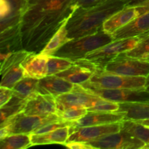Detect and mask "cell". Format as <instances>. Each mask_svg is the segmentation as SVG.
<instances>
[{
  "label": "cell",
  "instance_id": "15",
  "mask_svg": "<svg viewBox=\"0 0 149 149\" xmlns=\"http://www.w3.org/2000/svg\"><path fill=\"white\" fill-rule=\"evenodd\" d=\"M75 84L57 75L47 76L39 79L37 92L44 95L58 97L61 95L72 91Z\"/></svg>",
  "mask_w": 149,
  "mask_h": 149
},
{
  "label": "cell",
  "instance_id": "40",
  "mask_svg": "<svg viewBox=\"0 0 149 149\" xmlns=\"http://www.w3.org/2000/svg\"><path fill=\"white\" fill-rule=\"evenodd\" d=\"M146 91H147L149 93V76L147 77V82L146 85Z\"/></svg>",
  "mask_w": 149,
  "mask_h": 149
},
{
  "label": "cell",
  "instance_id": "38",
  "mask_svg": "<svg viewBox=\"0 0 149 149\" xmlns=\"http://www.w3.org/2000/svg\"><path fill=\"white\" fill-rule=\"evenodd\" d=\"M146 1L148 0H125L126 6H130V7H135Z\"/></svg>",
  "mask_w": 149,
  "mask_h": 149
},
{
  "label": "cell",
  "instance_id": "16",
  "mask_svg": "<svg viewBox=\"0 0 149 149\" xmlns=\"http://www.w3.org/2000/svg\"><path fill=\"white\" fill-rule=\"evenodd\" d=\"M125 115L120 112L88 111L81 119L71 122L73 127H89L95 125L122 122L125 120Z\"/></svg>",
  "mask_w": 149,
  "mask_h": 149
},
{
  "label": "cell",
  "instance_id": "25",
  "mask_svg": "<svg viewBox=\"0 0 149 149\" xmlns=\"http://www.w3.org/2000/svg\"><path fill=\"white\" fill-rule=\"evenodd\" d=\"M28 99H20L13 96L8 103L0 107L1 124L4 123L15 115L22 113L26 106Z\"/></svg>",
  "mask_w": 149,
  "mask_h": 149
},
{
  "label": "cell",
  "instance_id": "24",
  "mask_svg": "<svg viewBox=\"0 0 149 149\" xmlns=\"http://www.w3.org/2000/svg\"><path fill=\"white\" fill-rule=\"evenodd\" d=\"M39 79L30 77H25L13 88V96L20 99H28L37 92Z\"/></svg>",
  "mask_w": 149,
  "mask_h": 149
},
{
  "label": "cell",
  "instance_id": "27",
  "mask_svg": "<svg viewBox=\"0 0 149 149\" xmlns=\"http://www.w3.org/2000/svg\"><path fill=\"white\" fill-rule=\"evenodd\" d=\"M32 53L34 52H29L23 49L10 52L3 58H1V74L12 67L21 64L25 59Z\"/></svg>",
  "mask_w": 149,
  "mask_h": 149
},
{
  "label": "cell",
  "instance_id": "22",
  "mask_svg": "<svg viewBox=\"0 0 149 149\" xmlns=\"http://www.w3.org/2000/svg\"><path fill=\"white\" fill-rule=\"evenodd\" d=\"M68 21L65 22L61 27L58 29L55 33V34L52 36L46 46L43 48L40 52L46 55H52L58 50V49L63 46L64 45L71 40L68 36V30H67V23Z\"/></svg>",
  "mask_w": 149,
  "mask_h": 149
},
{
  "label": "cell",
  "instance_id": "7",
  "mask_svg": "<svg viewBox=\"0 0 149 149\" xmlns=\"http://www.w3.org/2000/svg\"><path fill=\"white\" fill-rule=\"evenodd\" d=\"M141 39V36H139L113 40L105 46L87 54L84 58L95 63L103 70V66L108 61L132 49L138 45Z\"/></svg>",
  "mask_w": 149,
  "mask_h": 149
},
{
  "label": "cell",
  "instance_id": "18",
  "mask_svg": "<svg viewBox=\"0 0 149 149\" xmlns=\"http://www.w3.org/2000/svg\"><path fill=\"white\" fill-rule=\"evenodd\" d=\"M139 15L136 7L126 6L107 19L103 23L102 30L112 35L115 31L126 26Z\"/></svg>",
  "mask_w": 149,
  "mask_h": 149
},
{
  "label": "cell",
  "instance_id": "6",
  "mask_svg": "<svg viewBox=\"0 0 149 149\" xmlns=\"http://www.w3.org/2000/svg\"><path fill=\"white\" fill-rule=\"evenodd\" d=\"M103 70L106 72L124 76L148 77L149 61L131 58L121 54L108 61Z\"/></svg>",
  "mask_w": 149,
  "mask_h": 149
},
{
  "label": "cell",
  "instance_id": "4",
  "mask_svg": "<svg viewBox=\"0 0 149 149\" xmlns=\"http://www.w3.org/2000/svg\"><path fill=\"white\" fill-rule=\"evenodd\" d=\"M147 77H130L104 71H97L87 82L80 85L84 88L146 90Z\"/></svg>",
  "mask_w": 149,
  "mask_h": 149
},
{
  "label": "cell",
  "instance_id": "20",
  "mask_svg": "<svg viewBox=\"0 0 149 149\" xmlns=\"http://www.w3.org/2000/svg\"><path fill=\"white\" fill-rule=\"evenodd\" d=\"M71 125L60 127L51 132L42 134H31L32 146L63 144L67 142L70 135Z\"/></svg>",
  "mask_w": 149,
  "mask_h": 149
},
{
  "label": "cell",
  "instance_id": "42",
  "mask_svg": "<svg viewBox=\"0 0 149 149\" xmlns=\"http://www.w3.org/2000/svg\"><path fill=\"white\" fill-rule=\"evenodd\" d=\"M144 35H145V34H144Z\"/></svg>",
  "mask_w": 149,
  "mask_h": 149
},
{
  "label": "cell",
  "instance_id": "9",
  "mask_svg": "<svg viewBox=\"0 0 149 149\" xmlns=\"http://www.w3.org/2000/svg\"><path fill=\"white\" fill-rule=\"evenodd\" d=\"M88 143L94 148L100 149H140L146 146L145 143L122 130Z\"/></svg>",
  "mask_w": 149,
  "mask_h": 149
},
{
  "label": "cell",
  "instance_id": "2",
  "mask_svg": "<svg viewBox=\"0 0 149 149\" xmlns=\"http://www.w3.org/2000/svg\"><path fill=\"white\" fill-rule=\"evenodd\" d=\"M125 7V0H107L88 8L77 9L67 23L68 37L77 39L103 31L104 22Z\"/></svg>",
  "mask_w": 149,
  "mask_h": 149
},
{
  "label": "cell",
  "instance_id": "12",
  "mask_svg": "<svg viewBox=\"0 0 149 149\" xmlns=\"http://www.w3.org/2000/svg\"><path fill=\"white\" fill-rule=\"evenodd\" d=\"M98 98L97 96L86 92L80 84H75L72 91L55 97L58 112L73 107H84L88 109Z\"/></svg>",
  "mask_w": 149,
  "mask_h": 149
},
{
  "label": "cell",
  "instance_id": "5",
  "mask_svg": "<svg viewBox=\"0 0 149 149\" xmlns=\"http://www.w3.org/2000/svg\"><path fill=\"white\" fill-rule=\"evenodd\" d=\"M62 121L57 113L50 115H27L22 113L1 124L0 140L11 134H32L35 130L51 122Z\"/></svg>",
  "mask_w": 149,
  "mask_h": 149
},
{
  "label": "cell",
  "instance_id": "28",
  "mask_svg": "<svg viewBox=\"0 0 149 149\" xmlns=\"http://www.w3.org/2000/svg\"><path fill=\"white\" fill-rule=\"evenodd\" d=\"M25 77L26 74L21 64L12 67L1 74L0 87L13 89L15 84Z\"/></svg>",
  "mask_w": 149,
  "mask_h": 149
},
{
  "label": "cell",
  "instance_id": "11",
  "mask_svg": "<svg viewBox=\"0 0 149 149\" xmlns=\"http://www.w3.org/2000/svg\"><path fill=\"white\" fill-rule=\"evenodd\" d=\"M28 0H1V32L20 26Z\"/></svg>",
  "mask_w": 149,
  "mask_h": 149
},
{
  "label": "cell",
  "instance_id": "31",
  "mask_svg": "<svg viewBox=\"0 0 149 149\" xmlns=\"http://www.w3.org/2000/svg\"><path fill=\"white\" fill-rule=\"evenodd\" d=\"M88 113V109L84 107H73L61 111L57 113L60 119L64 122H73L81 119Z\"/></svg>",
  "mask_w": 149,
  "mask_h": 149
},
{
  "label": "cell",
  "instance_id": "37",
  "mask_svg": "<svg viewBox=\"0 0 149 149\" xmlns=\"http://www.w3.org/2000/svg\"><path fill=\"white\" fill-rule=\"evenodd\" d=\"M135 7H137V10H138V13H139V15H141L149 11V0L143 3H141L139 5L135 6Z\"/></svg>",
  "mask_w": 149,
  "mask_h": 149
},
{
  "label": "cell",
  "instance_id": "21",
  "mask_svg": "<svg viewBox=\"0 0 149 149\" xmlns=\"http://www.w3.org/2000/svg\"><path fill=\"white\" fill-rule=\"evenodd\" d=\"M117 111L125 115V120L139 121L149 119V100L119 103V109Z\"/></svg>",
  "mask_w": 149,
  "mask_h": 149
},
{
  "label": "cell",
  "instance_id": "17",
  "mask_svg": "<svg viewBox=\"0 0 149 149\" xmlns=\"http://www.w3.org/2000/svg\"><path fill=\"white\" fill-rule=\"evenodd\" d=\"M149 33V11L138 16L112 34L113 39L135 37Z\"/></svg>",
  "mask_w": 149,
  "mask_h": 149
},
{
  "label": "cell",
  "instance_id": "32",
  "mask_svg": "<svg viewBox=\"0 0 149 149\" xmlns=\"http://www.w3.org/2000/svg\"><path fill=\"white\" fill-rule=\"evenodd\" d=\"M119 109V103L111 100H106L99 97L98 100L93 104L92 107L88 109V111L115 112Z\"/></svg>",
  "mask_w": 149,
  "mask_h": 149
},
{
  "label": "cell",
  "instance_id": "8",
  "mask_svg": "<svg viewBox=\"0 0 149 149\" xmlns=\"http://www.w3.org/2000/svg\"><path fill=\"white\" fill-rule=\"evenodd\" d=\"M82 88L90 94L119 103H136L149 100V93L146 90L84 88L83 87Z\"/></svg>",
  "mask_w": 149,
  "mask_h": 149
},
{
  "label": "cell",
  "instance_id": "3",
  "mask_svg": "<svg viewBox=\"0 0 149 149\" xmlns=\"http://www.w3.org/2000/svg\"><path fill=\"white\" fill-rule=\"evenodd\" d=\"M114 40L111 34L103 31L70 40L58 49L53 55L76 61L85 58L87 54Z\"/></svg>",
  "mask_w": 149,
  "mask_h": 149
},
{
  "label": "cell",
  "instance_id": "13",
  "mask_svg": "<svg viewBox=\"0 0 149 149\" xmlns=\"http://www.w3.org/2000/svg\"><path fill=\"white\" fill-rule=\"evenodd\" d=\"M100 70L102 69L95 63L81 58L74 61V65L69 68L56 75L74 84H82Z\"/></svg>",
  "mask_w": 149,
  "mask_h": 149
},
{
  "label": "cell",
  "instance_id": "35",
  "mask_svg": "<svg viewBox=\"0 0 149 149\" xmlns=\"http://www.w3.org/2000/svg\"><path fill=\"white\" fill-rule=\"evenodd\" d=\"M67 148L71 149H93L94 148L90 143L82 141H67L63 144Z\"/></svg>",
  "mask_w": 149,
  "mask_h": 149
},
{
  "label": "cell",
  "instance_id": "19",
  "mask_svg": "<svg viewBox=\"0 0 149 149\" xmlns=\"http://www.w3.org/2000/svg\"><path fill=\"white\" fill-rule=\"evenodd\" d=\"M49 55L39 53H32L25 59L21 63L25 71L26 77L32 78H44L48 75V58Z\"/></svg>",
  "mask_w": 149,
  "mask_h": 149
},
{
  "label": "cell",
  "instance_id": "33",
  "mask_svg": "<svg viewBox=\"0 0 149 149\" xmlns=\"http://www.w3.org/2000/svg\"><path fill=\"white\" fill-rule=\"evenodd\" d=\"M67 125H71V122H64V121H58V122H51V123L47 124V125H44L42 127H39V129L35 130L32 134L46 133V132H51V131H53L60 127L67 126Z\"/></svg>",
  "mask_w": 149,
  "mask_h": 149
},
{
  "label": "cell",
  "instance_id": "39",
  "mask_svg": "<svg viewBox=\"0 0 149 149\" xmlns=\"http://www.w3.org/2000/svg\"><path fill=\"white\" fill-rule=\"evenodd\" d=\"M135 122H138V123L142 124V125H143L144 126L148 127H149V119H144V120L135 121Z\"/></svg>",
  "mask_w": 149,
  "mask_h": 149
},
{
  "label": "cell",
  "instance_id": "14",
  "mask_svg": "<svg viewBox=\"0 0 149 149\" xmlns=\"http://www.w3.org/2000/svg\"><path fill=\"white\" fill-rule=\"evenodd\" d=\"M23 113L27 115H50L58 113L55 97L36 93L26 102Z\"/></svg>",
  "mask_w": 149,
  "mask_h": 149
},
{
  "label": "cell",
  "instance_id": "1",
  "mask_svg": "<svg viewBox=\"0 0 149 149\" xmlns=\"http://www.w3.org/2000/svg\"><path fill=\"white\" fill-rule=\"evenodd\" d=\"M77 10L75 0H28L20 25L23 49L40 52Z\"/></svg>",
  "mask_w": 149,
  "mask_h": 149
},
{
  "label": "cell",
  "instance_id": "30",
  "mask_svg": "<svg viewBox=\"0 0 149 149\" xmlns=\"http://www.w3.org/2000/svg\"><path fill=\"white\" fill-rule=\"evenodd\" d=\"M141 36V39L135 47L122 54L131 58L149 61V33Z\"/></svg>",
  "mask_w": 149,
  "mask_h": 149
},
{
  "label": "cell",
  "instance_id": "26",
  "mask_svg": "<svg viewBox=\"0 0 149 149\" xmlns=\"http://www.w3.org/2000/svg\"><path fill=\"white\" fill-rule=\"evenodd\" d=\"M122 130L149 145V127L138 122L125 119L122 122Z\"/></svg>",
  "mask_w": 149,
  "mask_h": 149
},
{
  "label": "cell",
  "instance_id": "23",
  "mask_svg": "<svg viewBox=\"0 0 149 149\" xmlns=\"http://www.w3.org/2000/svg\"><path fill=\"white\" fill-rule=\"evenodd\" d=\"M31 146H32L31 134H11L0 141L1 149H23Z\"/></svg>",
  "mask_w": 149,
  "mask_h": 149
},
{
  "label": "cell",
  "instance_id": "34",
  "mask_svg": "<svg viewBox=\"0 0 149 149\" xmlns=\"http://www.w3.org/2000/svg\"><path fill=\"white\" fill-rule=\"evenodd\" d=\"M13 97V89L0 87V107L8 103Z\"/></svg>",
  "mask_w": 149,
  "mask_h": 149
},
{
  "label": "cell",
  "instance_id": "41",
  "mask_svg": "<svg viewBox=\"0 0 149 149\" xmlns=\"http://www.w3.org/2000/svg\"><path fill=\"white\" fill-rule=\"evenodd\" d=\"M146 148H149V145L147 146H146Z\"/></svg>",
  "mask_w": 149,
  "mask_h": 149
},
{
  "label": "cell",
  "instance_id": "10",
  "mask_svg": "<svg viewBox=\"0 0 149 149\" xmlns=\"http://www.w3.org/2000/svg\"><path fill=\"white\" fill-rule=\"evenodd\" d=\"M122 122L89 127L71 126L70 135L67 141L90 143L110 134L120 132L122 130Z\"/></svg>",
  "mask_w": 149,
  "mask_h": 149
},
{
  "label": "cell",
  "instance_id": "29",
  "mask_svg": "<svg viewBox=\"0 0 149 149\" xmlns=\"http://www.w3.org/2000/svg\"><path fill=\"white\" fill-rule=\"evenodd\" d=\"M74 61L67 58L49 55L48 58V75H56L72 66Z\"/></svg>",
  "mask_w": 149,
  "mask_h": 149
},
{
  "label": "cell",
  "instance_id": "36",
  "mask_svg": "<svg viewBox=\"0 0 149 149\" xmlns=\"http://www.w3.org/2000/svg\"><path fill=\"white\" fill-rule=\"evenodd\" d=\"M107 0H75L77 9L88 8L104 2Z\"/></svg>",
  "mask_w": 149,
  "mask_h": 149
}]
</instances>
